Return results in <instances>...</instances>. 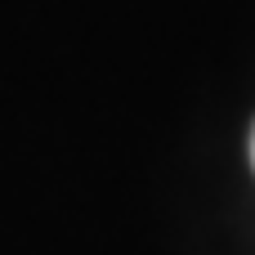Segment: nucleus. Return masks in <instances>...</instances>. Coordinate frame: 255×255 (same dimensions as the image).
Instances as JSON below:
<instances>
[{"label": "nucleus", "instance_id": "f257e3e1", "mask_svg": "<svg viewBox=\"0 0 255 255\" xmlns=\"http://www.w3.org/2000/svg\"><path fill=\"white\" fill-rule=\"evenodd\" d=\"M251 161H255V134H251Z\"/></svg>", "mask_w": 255, "mask_h": 255}]
</instances>
